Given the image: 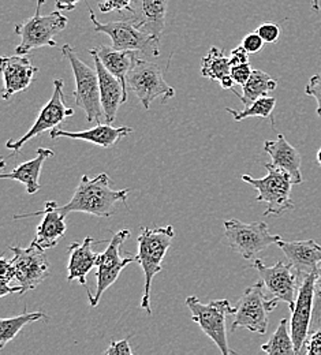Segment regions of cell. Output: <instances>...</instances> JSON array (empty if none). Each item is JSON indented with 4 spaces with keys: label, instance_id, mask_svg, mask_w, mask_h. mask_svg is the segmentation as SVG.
I'll list each match as a JSON object with an SVG mask.
<instances>
[{
    "label": "cell",
    "instance_id": "1",
    "mask_svg": "<svg viewBox=\"0 0 321 355\" xmlns=\"http://www.w3.org/2000/svg\"><path fill=\"white\" fill-rule=\"evenodd\" d=\"M112 180L107 174H98L94 178H81L73 198L64 207L56 209L67 216L71 212L88 214L97 218H111L116 214V204L126 202L130 193L129 189H111Z\"/></svg>",
    "mask_w": 321,
    "mask_h": 355
},
{
    "label": "cell",
    "instance_id": "2",
    "mask_svg": "<svg viewBox=\"0 0 321 355\" xmlns=\"http://www.w3.org/2000/svg\"><path fill=\"white\" fill-rule=\"evenodd\" d=\"M175 236L173 225L148 228L141 227L138 235V263L145 275L141 308L150 314V287L153 277L163 269V260Z\"/></svg>",
    "mask_w": 321,
    "mask_h": 355
},
{
    "label": "cell",
    "instance_id": "3",
    "mask_svg": "<svg viewBox=\"0 0 321 355\" xmlns=\"http://www.w3.org/2000/svg\"><path fill=\"white\" fill-rule=\"evenodd\" d=\"M46 1L37 0L35 15L15 26L14 33L21 37V43L15 48L17 55H28L33 49L58 45L55 37L66 29L69 19L60 10L43 15L42 6Z\"/></svg>",
    "mask_w": 321,
    "mask_h": 355
},
{
    "label": "cell",
    "instance_id": "4",
    "mask_svg": "<svg viewBox=\"0 0 321 355\" xmlns=\"http://www.w3.org/2000/svg\"><path fill=\"white\" fill-rule=\"evenodd\" d=\"M60 51L62 55L70 62L74 74L76 89L73 92V96L77 107L85 112L87 121L89 123H100L101 118H104V111L101 105L98 76L96 67L92 69L85 62H83L70 44L63 45Z\"/></svg>",
    "mask_w": 321,
    "mask_h": 355
},
{
    "label": "cell",
    "instance_id": "5",
    "mask_svg": "<svg viewBox=\"0 0 321 355\" xmlns=\"http://www.w3.org/2000/svg\"><path fill=\"white\" fill-rule=\"evenodd\" d=\"M264 167L268 170V175L260 179L242 175V182L254 187L259 194L256 201L267 204L264 216L277 218L284 212L294 209V202L291 200V187L294 184L290 174L275 167L272 163H264Z\"/></svg>",
    "mask_w": 321,
    "mask_h": 355
},
{
    "label": "cell",
    "instance_id": "6",
    "mask_svg": "<svg viewBox=\"0 0 321 355\" xmlns=\"http://www.w3.org/2000/svg\"><path fill=\"white\" fill-rule=\"evenodd\" d=\"M266 290L263 280L245 290L231 322V332H235L238 328H245L259 335L267 334L268 314L277 306L279 300L270 293L267 294Z\"/></svg>",
    "mask_w": 321,
    "mask_h": 355
},
{
    "label": "cell",
    "instance_id": "7",
    "mask_svg": "<svg viewBox=\"0 0 321 355\" xmlns=\"http://www.w3.org/2000/svg\"><path fill=\"white\" fill-rule=\"evenodd\" d=\"M184 302L191 311V320L209 339L214 340L220 353L235 354L229 350L226 318L231 314L234 315L236 308H232L227 300H215L208 304H201L197 297H187Z\"/></svg>",
    "mask_w": 321,
    "mask_h": 355
},
{
    "label": "cell",
    "instance_id": "8",
    "mask_svg": "<svg viewBox=\"0 0 321 355\" xmlns=\"http://www.w3.org/2000/svg\"><path fill=\"white\" fill-rule=\"evenodd\" d=\"M130 236L129 230H121L112 235V239L110 241L107 249L98 254L97 259V272H96V294L93 295L89 290H87L91 306H97L103 294L118 280L122 270L132 264L138 261L137 256H129L123 259L121 256V248L125 243V241Z\"/></svg>",
    "mask_w": 321,
    "mask_h": 355
},
{
    "label": "cell",
    "instance_id": "9",
    "mask_svg": "<svg viewBox=\"0 0 321 355\" xmlns=\"http://www.w3.org/2000/svg\"><path fill=\"white\" fill-rule=\"evenodd\" d=\"M128 87L137 96L146 111L153 100L162 98L167 101L175 96V89L164 80L163 69L157 63L141 58H137L128 74Z\"/></svg>",
    "mask_w": 321,
    "mask_h": 355
},
{
    "label": "cell",
    "instance_id": "10",
    "mask_svg": "<svg viewBox=\"0 0 321 355\" xmlns=\"http://www.w3.org/2000/svg\"><path fill=\"white\" fill-rule=\"evenodd\" d=\"M88 12L91 15L94 32L107 35L111 39L112 46L115 49L138 51L153 58H157L160 55V42L155 40L152 36L137 28L132 18L103 24L96 18L92 8H88Z\"/></svg>",
    "mask_w": 321,
    "mask_h": 355
},
{
    "label": "cell",
    "instance_id": "11",
    "mask_svg": "<svg viewBox=\"0 0 321 355\" xmlns=\"http://www.w3.org/2000/svg\"><path fill=\"white\" fill-rule=\"evenodd\" d=\"M225 232L229 249L243 259H254L268 246L277 243L280 235H272L264 222L242 223L238 219L225 222Z\"/></svg>",
    "mask_w": 321,
    "mask_h": 355
},
{
    "label": "cell",
    "instance_id": "12",
    "mask_svg": "<svg viewBox=\"0 0 321 355\" xmlns=\"http://www.w3.org/2000/svg\"><path fill=\"white\" fill-rule=\"evenodd\" d=\"M10 250L14 253L10 261L14 268L15 280L22 287L21 294L39 287L49 275V263L44 249L33 241L29 248L10 246Z\"/></svg>",
    "mask_w": 321,
    "mask_h": 355
},
{
    "label": "cell",
    "instance_id": "13",
    "mask_svg": "<svg viewBox=\"0 0 321 355\" xmlns=\"http://www.w3.org/2000/svg\"><path fill=\"white\" fill-rule=\"evenodd\" d=\"M64 83L63 80L58 78L53 81V93L51 98L48 100L46 105L42 108L36 122L29 129V132L21 137L19 139H10L6 142V148L18 153L24 148V145L31 141L32 138L37 137L39 134L44 133L46 130H52L56 126H59L62 122L66 121V118H70L74 115V110L69 108L64 101V93H63Z\"/></svg>",
    "mask_w": 321,
    "mask_h": 355
},
{
    "label": "cell",
    "instance_id": "14",
    "mask_svg": "<svg viewBox=\"0 0 321 355\" xmlns=\"http://www.w3.org/2000/svg\"><path fill=\"white\" fill-rule=\"evenodd\" d=\"M316 273L306 275L298 286L295 308L291 311L290 332L294 342L295 354H301L304 346L311 335L313 320V302H315V282Z\"/></svg>",
    "mask_w": 321,
    "mask_h": 355
},
{
    "label": "cell",
    "instance_id": "15",
    "mask_svg": "<svg viewBox=\"0 0 321 355\" xmlns=\"http://www.w3.org/2000/svg\"><path fill=\"white\" fill-rule=\"evenodd\" d=\"M253 268L259 272L267 291L276 300L287 304L290 311H294L300 286L298 273L294 266L281 261H277L275 266H267L264 261L256 260Z\"/></svg>",
    "mask_w": 321,
    "mask_h": 355
},
{
    "label": "cell",
    "instance_id": "16",
    "mask_svg": "<svg viewBox=\"0 0 321 355\" xmlns=\"http://www.w3.org/2000/svg\"><path fill=\"white\" fill-rule=\"evenodd\" d=\"M0 63L4 80V88L1 92L3 100H8L14 94L29 88L39 73V69L33 66L31 59L25 55L4 56Z\"/></svg>",
    "mask_w": 321,
    "mask_h": 355
},
{
    "label": "cell",
    "instance_id": "17",
    "mask_svg": "<svg viewBox=\"0 0 321 355\" xmlns=\"http://www.w3.org/2000/svg\"><path fill=\"white\" fill-rule=\"evenodd\" d=\"M89 53L92 55L94 67L98 76L100 97H101V105L104 111V119H105V123H112L116 119L119 107L128 101V97L125 94V89L122 87L121 81L104 67L98 55L96 53V49L93 48L89 51Z\"/></svg>",
    "mask_w": 321,
    "mask_h": 355
},
{
    "label": "cell",
    "instance_id": "18",
    "mask_svg": "<svg viewBox=\"0 0 321 355\" xmlns=\"http://www.w3.org/2000/svg\"><path fill=\"white\" fill-rule=\"evenodd\" d=\"M58 204L56 201H46L44 211H37L35 214H19L14 215V220H21V219H29L35 216L43 215V220L40 225L37 227V235L35 238V242L42 246L44 250L46 249H52L58 246L60 239L64 236V232L67 230L64 224V215H62L56 209Z\"/></svg>",
    "mask_w": 321,
    "mask_h": 355
},
{
    "label": "cell",
    "instance_id": "19",
    "mask_svg": "<svg viewBox=\"0 0 321 355\" xmlns=\"http://www.w3.org/2000/svg\"><path fill=\"white\" fill-rule=\"evenodd\" d=\"M276 245L297 270L300 282L306 275L319 270L321 266V246L313 239L293 242L280 239Z\"/></svg>",
    "mask_w": 321,
    "mask_h": 355
},
{
    "label": "cell",
    "instance_id": "20",
    "mask_svg": "<svg viewBox=\"0 0 321 355\" xmlns=\"http://www.w3.org/2000/svg\"><path fill=\"white\" fill-rule=\"evenodd\" d=\"M168 3L170 0H138L132 21L141 31L160 42L166 26Z\"/></svg>",
    "mask_w": 321,
    "mask_h": 355
},
{
    "label": "cell",
    "instance_id": "21",
    "mask_svg": "<svg viewBox=\"0 0 321 355\" xmlns=\"http://www.w3.org/2000/svg\"><path fill=\"white\" fill-rule=\"evenodd\" d=\"M264 150L270 155L275 167L290 174L294 184L302 183L304 178L301 174V155L284 138L283 134H279L275 141H266Z\"/></svg>",
    "mask_w": 321,
    "mask_h": 355
},
{
    "label": "cell",
    "instance_id": "22",
    "mask_svg": "<svg viewBox=\"0 0 321 355\" xmlns=\"http://www.w3.org/2000/svg\"><path fill=\"white\" fill-rule=\"evenodd\" d=\"M93 242L92 236H87L81 243L73 242L69 245V283L77 280L81 286L87 287V276L93 266H96L98 259V254L92 250Z\"/></svg>",
    "mask_w": 321,
    "mask_h": 355
},
{
    "label": "cell",
    "instance_id": "23",
    "mask_svg": "<svg viewBox=\"0 0 321 355\" xmlns=\"http://www.w3.org/2000/svg\"><path fill=\"white\" fill-rule=\"evenodd\" d=\"M133 133V129L129 126H121V128H114L111 123H97L96 128L84 130V132H66V130H56L52 129L49 137L52 139L64 137V138H71V139H81L94 144L97 146H101L104 149H108L114 146L121 138L128 137L129 134Z\"/></svg>",
    "mask_w": 321,
    "mask_h": 355
},
{
    "label": "cell",
    "instance_id": "24",
    "mask_svg": "<svg viewBox=\"0 0 321 355\" xmlns=\"http://www.w3.org/2000/svg\"><path fill=\"white\" fill-rule=\"evenodd\" d=\"M94 49L104 67L121 81L128 97V74L132 70L135 62L137 60L138 51H121L107 45H100Z\"/></svg>",
    "mask_w": 321,
    "mask_h": 355
},
{
    "label": "cell",
    "instance_id": "25",
    "mask_svg": "<svg viewBox=\"0 0 321 355\" xmlns=\"http://www.w3.org/2000/svg\"><path fill=\"white\" fill-rule=\"evenodd\" d=\"M55 153L53 150L48 149V148H39L37 149V155L35 159L19 164L18 167H15L14 170H11V173L8 174H1V179H11V180H17L22 184H25L26 191L29 194H35L40 190V174H42V168L46 159L52 157Z\"/></svg>",
    "mask_w": 321,
    "mask_h": 355
},
{
    "label": "cell",
    "instance_id": "26",
    "mask_svg": "<svg viewBox=\"0 0 321 355\" xmlns=\"http://www.w3.org/2000/svg\"><path fill=\"white\" fill-rule=\"evenodd\" d=\"M277 87V81L274 80L270 74L261 70H253L249 81L242 87V94L232 89V93H235L241 101L245 104V107L252 105L257 98L268 96L272 90Z\"/></svg>",
    "mask_w": 321,
    "mask_h": 355
},
{
    "label": "cell",
    "instance_id": "27",
    "mask_svg": "<svg viewBox=\"0 0 321 355\" xmlns=\"http://www.w3.org/2000/svg\"><path fill=\"white\" fill-rule=\"evenodd\" d=\"M46 313L44 311H28L11 317V318H1L0 320V349H4V346L11 342L25 325L40 321V320H46Z\"/></svg>",
    "mask_w": 321,
    "mask_h": 355
},
{
    "label": "cell",
    "instance_id": "28",
    "mask_svg": "<svg viewBox=\"0 0 321 355\" xmlns=\"http://www.w3.org/2000/svg\"><path fill=\"white\" fill-rule=\"evenodd\" d=\"M229 73H231L229 58L225 55L223 49L218 46H211V49L202 59V66H201L202 77L220 83L225 77L229 76Z\"/></svg>",
    "mask_w": 321,
    "mask_h": 355
},
{
    "label": "cell",
    "instance_id": "29",
    "mask_svg": "<svg viewBox=\"0 0 321 355\" xmlns=\"http://www.w3.org/2000/svg\"><path fill=\"white\" fill-rule=\"evenodd\" d=\"M261 350L270 355H294V342L290 332V321L287 318H281L275 334L271 336V339L261 346Z\"/></svg>",
    "mask_w": 321,
    "mask_h": 355
},
{
    "label": "cell",
    "instance_id": "30",
    "mask_svg": "<svg viewBox=\"0 0 321 355\" xmlns=\"http://www.w3.org/2000/svg\"><path fill=\"white\" fill-rule=\"evenodd\" d=\"M275 105V97L264 96V97L257 98L252 105L245 107V110H242V111L226 108V112H229L235 122H241V121L248 119V118H268L271 121L272 126H275V121H274V116H272Z\"/></svg>",
    "mask_w": 321,
    "mask_h": 355
},
{
    "label": "cell",
    "instance_id": "31",
    "mask_svg": "<svg viewBox=\"0 0 321 355\" xmlns=\"http://www.w3.org/2000/svg\"><path fill=\"white\" fill-rule=\"evenodd\" d=\"M98 10L103 14L111 12V11H129L132 14H135V6H133V0H103L101 3H98Z\"/></svg>",
    "mask_w": 321,
    "mask_h": 355
},
{
    "label": "cell",
    "instance_id": "32",
    "mask_svg": "<svg viewBox=\"0 0 321 355\" xmlns=\"http://www.w3.org/2000/svg\"><path fill=\"white\" fill-rule=\"evenodd\" d=\"M321 324V266L316 273L315 282V302H313V320H312V331L316 329V325Z\"/></svg>",
    "mask_w": 321,
    "mask_h": 355
},
{
    "label": "cell",
    "instance_id": "33",
    "mask_svg": "<svg viewBox=\"0 0 321 355\" xmlns=\"http://www.w3.org/2000/svg\"><path fill=\"white\" fill-rule=\"evenodd\" d=\"M252 73H253V70H252L250 63H242V64L231 66V73L229 74H231L235 85L243 87L249 81Z\"/></svg>",
    "mask_w": 321,
    "mask_h": 355
},
{
    "label": "cell",
    "instance_id": "34",
    "mask_svg": "<svg viewBox=\"0 0 321 355\" xmlns=\"http://www.w3.org/2000/svg\"><path fill=\"white\" fill-rule=\"evenodd\" d=\"M257 33L261 36V39L266 43L274 44V43H277V40L280 37V26L274 22H266L259 26Z\"/></svg>",
    "mask_w": 321,
    "mask_h": 355
},
{
    "label": "cell",
    "instance_id": "35",
    "mask_svg": "<svg viewBox=\"0 0 321 355\" xmlns=\"http://www.w3.org/2000/svg\"><path fill=\"white\" fill-rule=\"evenodd\" d=\"M305 93H306L308 96L315 97V100H316V103H318V110H316V112H318L319 118H321V69L320 71H319L318 74H315V76L309 80V83L306 84Z\"/></svg>",
    "mask_w": 321,
    "mask_h": 355
},
{
    "label": "cell",
    "instance_id": "36",
    "mask_svg": "<svg viewBox=\"0 0 321 355\" xmlns=\"http://www.w3.org/2000/svg\"><path fill=\"white\" fill-rule=\"evenodd\" d=\"M302 353H306L308 355H321V324L311 332Z\"/></svg>",
    "mask_w": 321,
    "mask_h": 355
},
{
    "label": "cell",
    "instance_id": "37",
    "mask_svg": "<svg viewBox=\"0 0 321 355\" xmlns=\"http://www.w3.org/2000/svg\"><path fill=\"white\" fill-rule=\"evenodd\" d=\"M264 40L261 39V36L257 32H252L249 35H246L242 40V46L249 52V53H257L259 51L263 49L264 46Z\"/></svg>",
    "mask_w": 321,
    "mask_h": 355
},
{
    "label": "cell",
    "instance_id": "38",
    "mask_svg": "<svg viewBox=\"0 0 321 355\" xmlns=\"http://www.w3.org/2000/svg\"><path fill=\"white\" fill-rule=\"evenodd\" d=\"M133 355V350L129 345V339L122 340H112L108 346V349L104 352V355Z\"/></svg>",
    "mask_w": 321,
    "mask_h": 355
},
{
    "label": "cell",
    "instance_id": "39",
    "mask_svg": "<svg viewBox=\"0 0 321 355\" xmlns=\"http://www.w3.org/2000/svg\"><path fill=\"white\" fill-rule=\"evenodd\" d=\"M249 55L250 53L242 45L235 46L231 51V53H229V63H231V66L242 64V63H249Z\"/></svg>",
    "mask_w": 321,
    "mask_h": 355
},
{
    "label": "cell",
    "instance_id": "40",
    "mask_svg": "<svg viewBox=\"0 0 321 355\" xmlns=\"http://www.w3.org/2000/svg\"><path fill=\"white\" fill-rule=\"evenodd\" d=\"M81 0H56V8L60 11H73Z\"/></svg>",
    "mask_w": 321,
    "mask_h": 355
},
{
    "label": "cell",
    "instance_id": "41",
    "mask_svg": "<svg viewBox=\"0 0 321 355\" xmlns=\"http://www.w3.org/2000/svg\"><path fill=\"white\" fill-rule=\"evenodd\" d=\"M219 84H220V87H222V88L227 89V90H232V89H234V85H235V83H234V80H232L231 74L227 76V77H225Z\"/></svg>",
    "mask_w": 321,
    "mask_h": 355
},
{
    "label": "cell",
    "instance_id": "42",
    "mask_svg": "<svg viewBox=\"0 0 321 355\" xmlns=\"http://www.w3.org/2000/svg\"><path fill=\"white\" fill-rule=\"evenodd\" d=\"M312 7L315 11H320V0H312Z\"/></svg>",
    "mask_w": 321,
    "mask_h": 355
},
{
    "label": "cell",
    "instance_id": "43",
    "mask_svg": "<svg viewBox=\"0 0 321 355\" xmlns=\"http://www.w3.org/2000/svg\"><path fill=\"white\" fill-rule=\"evenodd\" d=\"M316 160H318V163L321 166V149L318 152V156H316Z\"/></svg>",
    "mask_w": 321,
    "mask_h": 355
}]
</instances>
